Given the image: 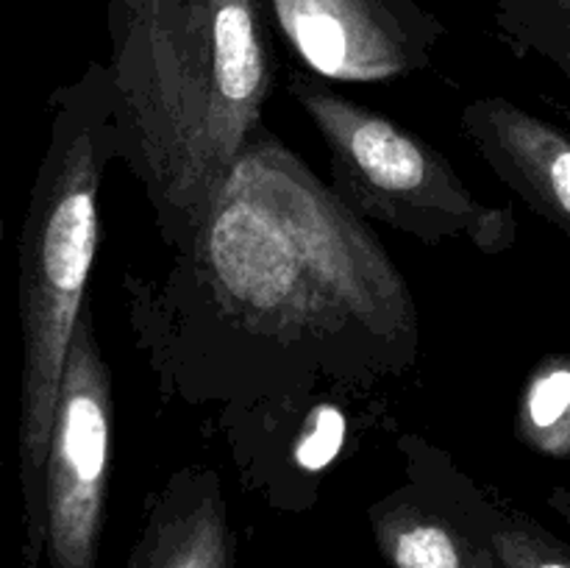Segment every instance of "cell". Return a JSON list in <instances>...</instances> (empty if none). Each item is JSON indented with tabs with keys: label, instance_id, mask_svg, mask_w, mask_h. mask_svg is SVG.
I'll return each instance as SVG.
<instances>
[{
	"label": "cell",
	"instance_id": "6",
	"mask_svg": "<svg viewBox=\"0 0 570 568\" xmlns=\"http://www.w3.org/2000/svg\"><path fill=\"white\" fill-rule=\"evenodd\" d=\"M301 65L323 81L384 84L426 70L443 22L415 0H262Z\"/></svg>",
	"mask_w": 570,
	"mask_h": 568
},
{
	"label": "cell",
	"instance_id": "1",
	"mask_svg": "<svg viewBox=\"0 0 570 568\" xmlns=\"http://www.w3.org/2000/svg\"><path fill=\"white\" fill-rule=\"evenodd\" d=\"M165 399L215 407L237 451L298 429L317 395H367L421 356V312L365 217L271 128L256 131L187 248L122 278Z\"/></svg>",
	"mask_w": 570,
	"mask_h": 568
},
{
	"label": "cell",
	"instance_id": "8",
	"mask_svg": "<svg viewBox=\"0 0 570 568\" xmlns=\"http://www.w3.org/2000/svg\"><path fill=\"white\" fill-rule=\"evenodd\" d=\"M406 482L432 496L462 523L488 540L504 568H570V543L534 516L507 501L499 490L468 477L451 454L426 438L399 440Z\"/></svg>",
	"mask_w": 570,
	"mask_h": 568
},
{
	"label": "cell",
	"instance_id": "2",
	"mask_svg": "<svg viewBox=\"0 0 570 568\" xmlns=\"http://www.w3.org/2000/svg\"><path fill=\"white\" fill-rule=\"evenodd\" d=\"M106 78L117 161L156 232L187 248L245 145L265 128L273 48L262 0H109Z\"/></svg>",
	"mask_w": 570,
	"mask_h": 568
},
{
	"label": "cell",
	"instance_id": "3",
	"mask_svg": "<svg viewBox=\"0 0 570 568\" xmlns=\"http://www.w3.org/2000/svg\"><path fill=\"white\" fill-rule=\"evenodd\" d=\"M48 150L39 161L20 232V568H42L45 462L56 401L100 239V187L117 161L115 115L100 61L50 98Z\"/></svg>",
	"mask_w": 570,
	"mask_h": 568
},
{
	"label": "cell",
	"instance_id": "5",
	"mask_svg": "<svg viewBox=\"0 0 570 568\" xmlns=\"http://www.w3.org/2000/svg\"><path fill=\"white\" fill-rule=\"evenodd\" d=\"M115 445L111 368L83 310L67 354L45 462L42 568H98Z\"/></svg>",
	"mask_w": 570,
	"mask_h": 568
},
{
	"label": "cell",
	"instance_id": "13",
	"mask_svg": "<svg viewBox=\"0 0 570 568\" xmlns=\"http://www.w3.org/2000/svg\"><path fill=\"white\" fill-rule=\"evenodd\" d=\"M546 501H549L551 510L570 527V484H557V488L546 496Z\"/></svg>",
	"mask_w": 570,
	"mask_h": 568
},
{
	"label": "cell",
	"instance_id": "11",
	"mask_svg": "<svg viewBox=\"0 0 570 568\" xmlns=\"http://www.w3.org/2000/svg\"><path fill=\"white\" fill-rule=\"evenodd\" d=\"M515 438L538 457L570 462V349L529 371L518 395Z\"/></svg>",
	"mask_w": 570,
	"mask_h": 568
},
{
	"label": "cell",
	"instance_id": "12",
	"mask_svg": "<svg viewBox=\"0 0 570 568\" xmlns=\"http://www.w3.org/2000/svg\"><path fill=\"white\" fill-rule=\"evenodd\" d=\"M495 26L518 56L549 61L570 92V0H493Z\"/></svg>",
	"mask_w": 570,
	"mask_h": 568
},
{
	"label": "cell",
	"instance_id": "4",
	"mask_svg": "<svg viewBox=\"0 0 570 568\" xmlns=\"http://www.w3.org/2000/svg\"><path fill=\"white\" fill-rule=\"evenodd\" d=\"M287 89L321 134L332 167V187L365 221H376L423 245L451 239L479 254H507L518 243L512 206L479 198L451 159L309 70H293Z\"/></svg>",
	"mask_w": 570,
	"mask_h": 568
},
{
	"label": "cell",
	"instance_id": "9",
	"mask_svg": "<svg viewBox=\"0 0 570 568\" xmlns=\"http://www.w3.org/2000/svg\"><path fill=\"white\" fill-rule=\"evenodd\" d=\"M237 535L223 479L209 466H184L145 499L142 527L122 568H234Z\"/></svg>",
	"mask_w": 570,
	"mask_h": 568
},
{
	"label": "cell",
	"instance_id": "14",
	"mask_svg": "<svg viewBox=\"0 0 570 568\" xmlns=\"http://www.w3.org/2000/svg\"><path fill=\"white\" fill-rule=\"evenodd\" d=\"M0 243H3V221H0Z\"/></svg>",
	"mask_w": 570,
	"mask_h": 568
},
{
	"label": "cell",
	"instance_id": "10",
	"mask_svg": "<svg viewBox=\"0 0 570 568\" xmlns=\"http://www.w3.org/2000/svg\"><path fill=\"white\" fill-rule=\"evenodd\" d=\"M367 521L390 568H504L488 540L412 482L373 501Z\"/></svg>",
	"mask_w": 570,
	"mask_h": 568
},
{
	"label": "cell",
	"instance_id": "7",
	"mask_svg": "<svg viewBox=\"0 0 570 568\" xmlns=\"http://www.w3.org/2000/svg\"><path fill=\"white\" fill-rule=\"evenodd\" d=\"M460 123L499 182L570 237V134L501 95L471 100Z\"/></svg>",
	"mask_w": 570,
	"mask_h": 568
}]
</instances>
